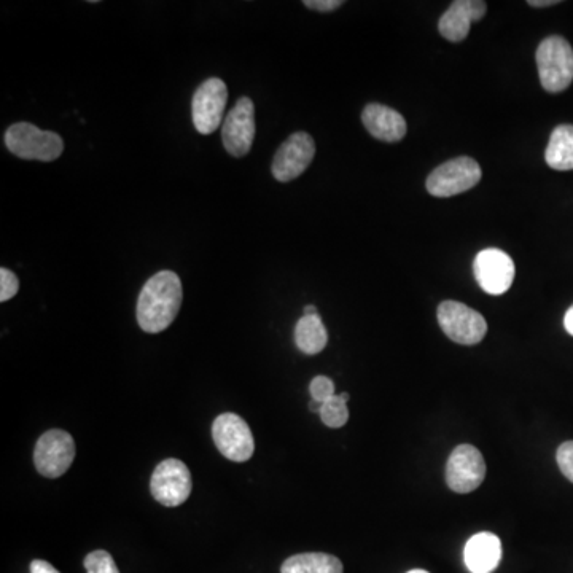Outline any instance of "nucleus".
I'll return each mask as SVG.
<instances>
[{
    "instance_id": "15",
    "label": "nucleus",
    "mask_w": 573,
    "mask_h": 573,
    "mask_svg": "<svg viewBox=\"0 0 573 573\" xmlns=\"http://www.w3.org/2000/svg\"><path fill=\"white\" fill-rule=\"evenodd\" d=\"M363 126L378 141H402L406 136V121L402 114L382 104H368L362 112Z\"/></svg>"
},
{
    "instance_id": "26",
    "label": "nucleus",
    "mask_w": 573,
    "mask_h": 573,
    "mask_svg": "<svg viewBox=\"0 0 573 573\" xmlns=\"http://www.w3.org/2000/svg\"><path fill=\"white\" fill-rule=\"evenodd\" d=\"M31 573H59V572L58 570L55 569V567L51 566V564H48V562L40 561V559H37V561H32Z\"/></svg>"
},
{
    "instance_id": "28",
    "label": "nucleus",
    "mask_w": 573,
    "mask_h": 573,
    "mask_svg": "<svg viewBox=\"0 0 573 573\" xmlns=\"http://www.w3.org/2000/svg\"><path fill=\"white\" fill-rule=\"evenodd\" d=\"M564 327H566L567 333L573 336V306H570L569 311L566 312Z\"/></svg>"
},
{
    "instance_id": "11",
    "label": "nucleus",
    "mask_w": 573,
    "mask_h": 573,
    "mask_svg": "<svg viewBox=\"0 0 573 573\" xmlns=\"http://www.w3.org/2000/svg\"><path fill=\"white\" fill-rule=\"evenodd\" d=\"M473 273L481 289L489 295H503L515 281V263L500 249H484L476 255Z\"/></svg>"
},
{
    "instance_id": "1",
    "label": "nucleus",
    "mask_w": 573,
    "mask_h": 573,
    "mask_svg": "<svg viewBox=\"0 0 573 573\" xmlns=\"http://www.w3.org/2000/svg\"><path fill=\"white\" fill-rule=\"evenodd\" d=\"M184 300L180 277L160 271L145 282L137 301V322L147 333L164 332L176 320Z\"/></svg>"
},
{
    "instance_id": "25",
    "label": "nucleus",
    "mask_w": 573,
    "mask_h": 573,
    "mask_svg": "<svg viewBox=\"0 0 573 573\" xmlns=\"http://www.w3.org/2000/svg\"><path fill=\"white\" fill-rule=\"evenodd\" d=\"M303 5L316 12H333L344 5V2L343 0H305Z\"/></svg>"
},
{
    "instance_id": "23",
    "label": "nucleus",
    "mask_w": 573,
    "mask_h": 573,
    "mask_svg": "<svg viewBox=\"0 0 573 573\" xmlns=\"http://www.w3.org/2000/svg\"><path fill=\"white\" fill-rule=\"evenodd\" d=\"M20 290V281L10 269H0V301L12 300Z\"/></svg>"
},
{
    "instance_id": "20",
    "label": "nucleus",
    "mask_w": 573,
    "mask_h": 573,
    "mask_svg": "<svg viewBox=\"0 0 573 573\" xmlns=\"http://www.w3.org/2000/svg\"><path fill=\"white\" fill-rule=\"evenodd\" d=\"M320 419L330 429H340L346 422L349 421V410H347V403L344 402L340 395L330 398L322 406L320 411Z\"/></svg>"
},
{
    "instance_id": "12",
    "label": "nucleus",
    "mask_w": 573,
    "mask_h": 573,
    "mask_svg": "<svg viewBox=\"0 0 573 573\" xmlns=\"http://www.w3.org/2000/svg\"><path fill=\"white\" fill-rule=\"evenodd\" d=\"M255 139V106L252 99L241 98L223 121L222 141L234 158H242L252 149Z\"/></svg>"
},
{
    "instance_id": "22",
    "label": "nucleus",
    "mask_w": 573,
    "mask_h": 573,
    "mask_svg": "<svg viewBox=\"0 0 573 573\" xmlns=\"http://www.w3.org/2000/svg\"><path fill=\"white\" fill-rule=\"evenodd\" d=\"M309 392H311L312 400L325 403L330 398L335 397V384L327 376H317V378L312 379Z\"/></svg>"
},
{
    "instance_id": "19",
    "label": "nucleus",
    "mask_w": 573,
    "mask_h": 573,
    "mask_svg": "<svg viewBox=\"0 0 573 573\" xmlns=\"http://www.w3.org/2000/svg\"><path fill=\"white\" fill-rule=\"evenodd\" d=\"M282 573H343V562L332 554H297L282 564Z\"/></svg>"
},
{
    "instance_id": "14",
    "label": "nucleus",
    "mask_w": 573,
    "mask_h": 573,
    "mask_svg": "<svg viewBox=\"0 0 573 573\" xmlns=\"http://www.w3.org/2000/svg\"><path fill=\"white\" fill-rule=\"evenodd\" d=\"M486 10L488 4L483 0H456L438 21L441 36L449 42H462L467 39L470 24L483 20Z\"/></svg>"
},
{
    "instance_id": "8",
    "label": "nucleus",
    "mask_w": 573,
    "mask_h": 573,
    "mask_svg": "<svg viewBox=\"0 0 573 573\" xmlns=\"http://www.w3.org/2000/svg\"><path fill=\"white\" fill-rule=\"evenodd\" d=\"M212 437L220 454L233 462H246L254 456V435L249 424L238 414H220L212 425Z\"/></svg>"
},
{
    "instance_id": "31",
    "label": "nucleus",
    "mask_w": 573,
    "mask_h": 573,
    "mask_svg": "<svg viewBox=\"0 0 573 573\" xmlns=\"http://www.w3.org/2000/svg\"><path fill=\"white\" fill-rule=\"evenodd\" d=\"M340 397L343 398L344 402H349V394H346V392H343V394H340Z\"/></svg>"
},
{
    "instance_id": "7",
    "label": "nucleus",
    "mask_w": 573,
    "mask_h": 573,
    "mask_svg": "<svg viewBox=\"0 0 573 573\" xmlns=\"http://www.w3.org/2000/svg\"><path fill=\"white\" fill-rule=\"evenodd\" d=\"M75 459V441L64 430H48L39 438L34 451L37 472L45 478H59L71 468Z\"/></svg>"
},
{
    "instance_id": "9",
    "label": "nucleus",
    "mask_w": 573,
    "mask_h": 573,
    "mask_svg": "<svg viewBox=\"0 0 573 573\" xmlns=\"http://www.w3.org/2000/svg\"><path fill=\"white\" fill-rule=\"evenodd\" d=\"M227 99L228 88L220 78H209L201 83L191 101V117L199 134L207 136L219 129Z\"/></svg>"
},
{
    "instance_id": "3",
    "label": "nucleus",
    "mask_w": 573,
    "mask_h": 573,
    "mask_svg": "<svg viewBox=\"0 0 573 573\" xmlns=\"http://www.w3.org/2000/svg\"><path fill=\"white\" fill-rule=\"evenodd\" d=\"M5 145L13 155L23 160H36L48 163L63 155L64 142L61 136L51 131H43L31 123H15L5 133Z\"/></svg>"
},
{
    "instance_id": "17",
    "label": "nucleus",
    "mask_w": 573,
    "mask_h": 573,
    "mask_svg": "<svg viewBox=\"0 0 573 573\" xmlns=\"http://www.w3.org/2000/svg\"><path fill=\"white\" fill-rule=\"evenodd\" d=\"M545 160L554 171L573 169V126L561 125L554 129L546 147Z\"/></svg>"
},
{
    "instance_id": "16",
    "label": "nucleus",
    "mask_w": 573,
    "mask_h": 573,
    "mask_svg": "<svg viewBox=\"0 0 573 573\" xmlns=\"http://www.w3.org/2000/svg\"><path fill=\"white\" fill-rule=\"evenodd\" d=\"M465 566L472 573H491L502 559V542L491 532L473 535L465 545Z\"/></svg>"
},
{
    "instance_id": "18",
    "label": "nucleus",
    "mask_w": 573,
    "mask_h": 573,
    "mask_svg": "<svg viewBox=\"0 0 573 573\" xmlns=\"http://www.w3.org/2000/svg\"><path fill=\"white\" fill-rule=\"evenodd\" d=\"M295 343L306 355H316L324 351L328 344V333L322 317L303 316L295 327Z\"/></svg>"
},
{
    "instance_id": "5",
    "label": "nucleus",
    "mask_w": 573,
    "mask_h": 573,
    "mask_svg": "<svg viewBox=\"0 0 573 573\" xmlns=\"http://www.w3.org/2000/svg\"><path fill=\"white\" fill-rule=\"evenodd\" d=\"M481 168L470 156H459L441 164L427 179V191L437 198H449L480 184Z\"/></svg>"
},
{
    "instance_id": "10",
    "label": "nucleus",
    "mask_w": 573,
    "mask_h": 573,
    "mask_svg": "<svg viewBox=\"0 0 573 573\" xmlns=\"http://www.w3.org/2000/svg\"><path fill=\"white\" fill-rule=\"evenodd\" d=\"M486 476V462L480 449L460 445L454 449L446 464V483L457 494H470L480 488Z\"/></svg>"
},
{
    "instance_id": "21",
    "label": "nucleus",
    "mask_w": 573,
    "mask_h": 573,
    "mask_svg": "<svg viewBox=\"0 0 573 573\" xmlns=\"http://www.w3.org/2000/svg\"><path fill=\"white\" fill-rule=\"evenodd\" d=\"M85 569L88 573H120L114 558L107 551H93L85 558Z\"/></svg>"
},
{
    "instance_id": "13",
    "label": "nucleus",
    "mask_w": 573,
    "mask_h": 573,
    "mask_svg": "<svg viewBox=\"0 0 573 573\" xmlns=\"http://www.w3.org/2000/svg\"><path fill=\"white\" fill-rule=\"evenodd\" d=\"M316 155V144L308 133H295L279 147L273 160V176L279 182L300 177Z\"/></svg>"
},
{
    "instance_id": "24",
    "label": "nucleus",
    "mask_w": 573,
    "mask_h": 573,
    "mask_svg": "<svg viewBox=\"0 0 573 573\" xmlns=\"http://www.w3.org/2000/svg\"><path fill=\"white\" fill-rule=\"evenodd\" d=\"M556 459H558L562 475L566 476L570 483H573V441H566L559 446Z\"/></svg>"
},
{
    "instance_id": "6",
    "label": "nucleus",
    "mask_w": 573,
    "mask_h": 573,
    "mask_svg": "<svg viewBox=\"0 0 573 573\" xmlns=\"http://www.w3.org/2000/svg\"><path fill=\"white\" fill-rule=\"evenodd\" d=\"M193 489L191 473L179 459H166L155 468L150 481L153 499L164 507H179L187 502Z\"/></svg>"
},
{
    "instance_id": "4",
    "label": "nucleus",
    "mask_w": 573,
    "mask_h": 573,
    "mask_svg": "<svg viewBox=\"0 0 573 573\" xmlns=\"http://www.w3.org/2000/svg\"><path fill=\"white\" fill-rule=\"evenodd\" d=\"M438 324L449 340L464 346L483 341L488 324L480 312L459 301H443L438 306Z\"/></svg>"
},
{
    "instance_id": "30",
    "label": "nucleus",
    "mask_w": 573,
    "mask_h": 573,
    "mask_svg": "<svg viewBox=\"0 0 573 573\" xmlns=\"http://www.w3.org/2000/svg\"><path fill=\"white\" fill-rule=\"evenodd\" d=\"M303 312H305V316H319V311H317L316 306H306V308L303 309Z\"/></svg>"
},
{
    "instance_id": "29",
    "label": "nucleus",
    "mask_w": 573,
    "mask_h": 573,
    "mask_svg": "<svg viewBox=\"0 0 573 573\" xmlns=\"http://www.w3.org/2000/svg\"><path fill=\"white\" fill-rule=\"evenodd\" d=\"M322 406H324V403L317 402V400H312V402L309 403V410H311L312 413L320 414V411H322Z\"/></svg>"
},
{
    "instance_id": "27",
    "label": "nucleus",
    "mask_w": 573,
    "mask_h": 573,
    "mask_svg": "<svg viewBox=\"0 0 573 573\" xmlns=\"http://www.w3.org/2000/svg\"><path fill=\"white\" fill-rule=\"evenodd\" d=\"M527 4L537 8L551 7V5H558L559 0H529Z\"/></svg>"
},
{
    "instance_id": "2",
    "label": "nucleus",
    "mask_w": 573,
    "mask_h": 573,
    "mask_svg": "<svg viewBox=\"0 0 573 573\" xmlns=\"http://www.w3.org/2000/svg\"><path fill=\"white\" fill-rule=\"evenodd\" d=\"M540 83L548 93H561L573 82V48L564 37L551 36L537 48Z\"/></svg>"
},
{
    "instance_id": "32",
    "label": "nucleus",
    "mask_w": 573,
    "mask_h": 573,
    "mask_svg": "<svg viewBox=\"0 0 573 573\" xmlns=\"http://www.w3.org/2000/svg\"><path fill=\"white\" fill-rule=\"evenodd\" d=\"M408 573H429V572H425V570L416 569V570H411V572Z\"/></svg>"
}]
</instances>
